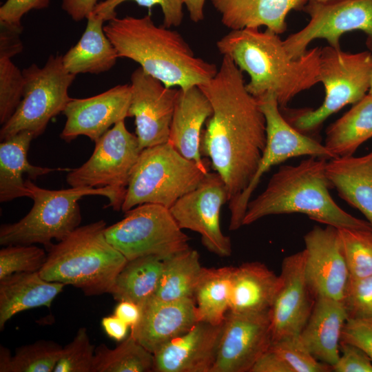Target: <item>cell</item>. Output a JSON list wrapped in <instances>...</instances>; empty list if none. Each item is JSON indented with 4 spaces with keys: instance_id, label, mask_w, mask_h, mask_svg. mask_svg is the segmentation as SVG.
Instances as JSON below:
<instances>
[{
    "instance_id": "21",
    "label": "cell",
    "mask_w": 372,
    "mask_h": 372,
    "mask_svg": "<svg viewBox=\"0 0 372 372\" xmlns=\"http://www.w3.org/2000/svg\"><path fill=\"white\" fill-rule=\"evenodd\" d=\"M141 307V318L130 328V335L152 353L198 322L192 299L165 301L153 296Z\"/></svg>"
},
{
    "instance_id": "19",
    "label": "cell",
    "mask_w": 372,
    "mask_h": 372,
    "mask_svg": "<svg viewBox=\"0 0 372 372\" xmlns=\"http://www.w3.org/2000/svg\"><path fill=\"white\" fill-rule=\"evenodd\" d=\"M130 85H118L94 96L71 99L63 111L66 116L60 134L70 143L77 136H87L94 143L117 122L129 117Z\"/></svg>"
},
{
    "instance_id": "13",
    "label": "cell",
    "mask_w": 372,
    "mask_h": 372,
    "mask_svg": "<svg viewBox=\"0 0 372 372\" xmlns=\"http://www.w3.org/2000/svg\"><path fill=\"white\" fill-rule=\"evenodd\" d=\"M309 21L300 30L283 41L293 59L302 56L311 41L325 39L329 45L340 48V39L346 32L360 30L366 36L367 48L372 51V0H337L319 3L308 0L302 9Z\"/></svg>"
},
{
    "instance_id": "1",
    "label": "cell",
    "mask_w": 372,
    "mask_h": 372,
    "mask_svg": "<svg viewBox=\"0 0 372 372\" xmlns=\"http://www.w3.org/2000/svg\"><path fill=\"white\" fill-rule=\"evenodd\" d=\"M198 87L212 107L200 152L225 182L229 204L256 172L267 143L266 119L246 88L242 72L228 56L223 55L216 74Z\"/></svg>"
},
{
    "instance_id": "14",
    "label": "cell",
    "mask_w": 372,
    "mask_h": 372,
    "mask_svg": "<svg viewBox=\"0 0 372 372\" xmlns=\"http://www.w3.org/2000/svg\"><path fill=\"white\" fill-rule=\"evenodd\" d=\"M228 200L221 176L209 172L196 188L180 197L169 210L180 228L198 233L208 251L227 257L231 254V242L222 232L220 214Z\"/></svg>"
},
{
    "instance_id": "33",
    "label": "cell",
    "mask_w": 372,
    "mask_h": 372,
    "mask_svg": "<svg viewBox=\"0 0 372 372\" xmlns=\"http://www.w3.org/2000/svg\"><path fill=\"white\" fill-rule=\"evenodd\" d=\"M198 252L192 248L172 255L163 260V269L157 298L165 300L192 299L203 267Z\"/></svg>"
},
{
    "instance_id": "34",
    "label": "cell",
    "mask_w": 372,
    "mask_h": 372,
    "mask_svg": "<svg viewBox=\"0 0 372 372\" xmlns=\"http://www.w3.org/2000/svg\"><path fill=\"white\" fill-rule=\"evenodd\" d=\"M154 354L131 335L111 349L101 344L95 347L92 372H150Z\"/></svg>"
},
{
    "instance_id": "26",
    "label": "cell",
    "mask_w": 372,
    "mask_h": 372,
    "mask_svg": "<svg viewBox=\"0 0 372 372\" xmlns=\"http://www.w3.org/2000/svg\"><path fill=\"white\" fill-rule=\"evenodd\" d=\"M32 132L24 130L2 141L0 143V202L6 203L17 198L28 197L30 194L23 176L27 174L30 180L54 171L71 169L49 168L35 166L28 160V152Z\"/></svg>"
},
{
    "instance_id": "44",
    "label": "cell",
    "mask_w": 372,
    "mask_h": 372,
    "mask_svg": "<svg viewBox=\"0 0 372 372\" xmlns=\"http://www.w3.org/2000/svg\"><path fill=\"white\" fill-rule=\"evenodd\" d=\"M340 342L357 346L372 361V322L349 318L343 327Z\"/></svg>"
},
{
    "instance_id": "6",
    "label": "cell",
    "mask_w": 372,
    "mask_h": 372,
    "mask_svg": "<svg viewBox=\"0 0 372 372\" xmlns=\"http://www.w3.org/2000/svg\"><path fill=\"white\" fill-rule=\"evenodd\" d=\"M25 184L34 201L30 211L17 223L0 227V245H30L42 244L45 248L52 240L60 241L79 227L81 214L79 200L85 196L100 195L109 200L113 209H121L123 201L109 187H72L50 190L39 187L28 178Z\"/></svg>"
},
{
    "instance_id": "48",
    "label": "cell",
    "mask_w": 372,
    "mask_h": 372,
    "mask_svg": "<svg viewBox=\"0 0 372 372\" xmlns=\"http://www.w3.org/2000/svg\"><path fill=\"white\" fill-rule=\"evenodd\" d=\"M97 0H62V9L75 21L87 19L97 5Z\"/></svg>"
},
{
    "instance_id": "16",
    "label": "cell",
    "mask_w": 372,
    "mask_h": 372,
    "mask_svg": "<svg viewBox=\"0 0 372 372\" xmlns=\"http://www.w3.org/2000/svg\"><path fill=\"white\" fill-rule=\"evenodd\" d=\"M130 79L129 117L135 118L141 149L167 143L178 89L166 87L141 67Z\"/></svg>"
},
{
    "instance_id": "22",
    "label": "cell",
    "mask_w": 372,
    "mask_h": 372,
    "mask_svg": "<svg viewBox=\"0 0 372 372\" xmlns=\"http://www.w3.org/2000/svg\"><path fill=\"white\" fill-rule=\"evenodd\" d=\"M212 114L211 105L198 86L178 89L168 142L185 158L203 167H209V159L202 158L203 126Z\"/></svg>"
},
{
    "instance_id": "3",
    "label": "cell",
    "mask_w": 372,
    "mask_h": 372,
    "mask_svg": "<svg viewBox=\"0 0 372 372\" xmlns=\"http://www.w3.org/2000/svg\"><path fill=\"white\" fill-rule=\"evenodd\" d=\"M119 58L140 64L148 74L167 87L187 90L210 81L215 64L195 56L178 32L156 25L150 15L115 17L103 26Z\"/></svg>"
},
{
    "instance_id": "8",
    "label": "cell",
    "mask_w": 372,
    "mask_h": 372,
    "mask_svg": "<svg viewBox=\"0 0 372 372\" xmlns=\"http://www.w3.org/2000/svg\"><path fill=\"white\" fill-rule=\"evenodd\" d=\"M372 52H344L330 45L321 48L318 80L325 90L322 104L315 110H299L287 120L304 134L317 130L331 115L345 105L355 104L369 91Z\"/></svg>"
},
{
    "instance_id": "32",
    "label": "cell",
    "mask_w": 372,
    "mask_h": 372,
    "mask_svg": "<svg viewBox=\"0 0 372 372\" xmlns=\"http://www.w3.org/2000/svg\"><path fill=\"white\" fill-rule=\"evenodd\" d=\"M163 269V259L156 256L128 260L118 274L110 294L117 301L127 300L141 306L155 296Z\"/></svg>"
},
{
    "instance_id": "39",
    "label": "cell",
    "mask_w": 372,
    "mask_h": 372,
    "mask_svg": "<svg viewBox=\"0 0 372 372\" xmlns=\"http://www.w3.org/2000/svg\"><path fill=\"white\" fill-rule=\"evenodd\" d=\"M25 79L11 59H0V123L3 125L14 114L23 93Z\"/></svg>"
},
{
    "instance_id": "2",
    "label": "cell",
    "mask_w": 372,
    "mask_h": 372,
    "mask_svg": "<svg viewBox=\"0 0 372 372\" xmlns=\"http://www.w3.org/2000/svg\"><path fill=\"white\" fill-rule=\"evenodd\" d=\"M278 35L267 29L232 30L216 42V47L249 74L246 88L253 96L271 94L284 109L297 94L319 83L321 48L293 59Z\"/></svg>"
},
{
    "instance_id": "35",
    "label": "cell",
    "mask_w": 372,
    "mask_h": 372,
    "mask_svg": "<svg viewBox=\"0 0 372 372\" xmlns=\"http://www.w3.org/2000/svg\"><path fill=\"white\" fill-rule=\"evenodd\" d=\"M62 347L51 340H39L18 347L14 356L9 349L0 347L1 372H53Z\"/></svg>"
},
{
    "instance_id": "37",
    "label": "cell",
    "mask_w": 372,
    "mask_h": 372,
    "mask_svg": "<svg viewBox=\"0 0 372 372\" xmlns=\"http://www.w3.org/2000/svg\"><path fill=\"white\" fill-rule=\"evenodd\" d=\"M46 259L44 249L33 245L4 246L0 250V280L16 273L39 271Z\"/></svg>"
},
{
    "instance_id": "9",
    "label": "cell",
    "mask_w": 372,
    "mask_h": 372,
    "mask_svg": "<svg viewBox=\"0 0 372 372\" xmlns=\"http://www.w3.org/2000/svg\"><path fill=\"white\" fill-rule=\"evenodd\" d=\"M25 83L17 110L2 125L1 141L28 130L34 138L42 134L49 121L63 112L70 101L68 89L76 75L64 67L62 56L51 55L43 68L35 63L22 70Z\"/></svg>"
},
{
    "instance_id": "46",
    "label": "cell",
    "mask_w": 372,
    "mask_h": 372,
    "mask_svg": "<svg viewBox=\"0 0 372 372\" xmlns=\"http://www.w3.org/2000/svg\"><path fill=\"white\" fill-rule=\"evenodd\" d=\"M22 30L23 27L0 23V59H11L22 52Z\"/></svg>"
},
{
    "instance_id": "38",
    "label": "cell",
    "mask_w": 372,
    "mask_h": 372,
    "mask_svg": "<svg viewBox=\"0 0 372 372\" xmlns=\"http://www.w3.org/2000/svg\"><path fill=\"white\" fill-rule=\"evenodd\" d=\"M273 350L291 372H329L331 366L318 360L303 345L299 335L288 336L271 342Z\"/></svg>"
},
{
    "instance_id": "36",
    "label": "cell",
    "mask_w": 372,
    "mask_h": 372,
    "mask_svg": "<svg viewBox=\"0 0 372 372\" xmlns=\"http://www.w3.org/2000/svg\"><path fill=\"white\" fill-rule=\"evenodd\" d=\"M350 279L372 276V231L338 228Z\"/></svg>"
},
{
    "instance_id": "43",
    "label": "cell",
    "mask_w": 372,
    "mask_h": 372,
    "mask_svg": "<svg viewBox=\"0 0 372 372\" xmlns=\"http://www.w3.org/2000/svg\"><path fill=\"white\" fill-rule=\"evenodd\" d=\"M331 369L335 372H372V361L357 346L340 342V357Z\"/></svg>"
},
{
    "instance_id": "42",
    "label": "cell",
    "mask_w": 372,
    "mask_h": 372,
    "mask_svg": "<svg viewBox=\"0 0 372 372\" xmlns=\"http://www.w3.org/2000/svg\"><path fill=\"white\" fill-rule=\"evenodd\" d=\"M343 302L349 318L372 322V276L349 279Z\"/></svg>"
},
{
    "instance_id": "30",
    "label": "cell",
    "mask_w": 372,
    "mask_h": 372,
    "mask_svg": "<svg viewBox=\"0 0 372 372\" xmlns=\"http://www.w3.org/2000/svg\"><path fill=\"white\" fill-rule=\"evenodd\" d=\"M372 138V95L367 94L326 131L325 147L336 157L352 156Z\"/></svg>"
},
{
    "instance_id": "12",
    "label": "cell",
    "mask_w": 372,
    "mask_h": 372,
    "mask_svg": "<svg viewBox=\"0 0 372 372\" xmlns=\"http://www.w3.org/2000/svg\"><path fill=\"white\" fill-rule=\"evenodd\" d=\"M142 149L125 120L117 122L95 142L90 158L71 169L66 180L72 187L113 189L124 201L133 169Z\"/></svg>"
},
{
    "instance_id": "17",
    "label": "cell",
    "mask_w": 372,
    "mask_h": 372,
    "mask_svg": "<svg viewBox=\"0 0 372 372\" xmlns=\"http://www.w3.org/2000/svg\"><path fill=\"white\" fill-rule=\"evenodd\" d=\"M304 241L305 277L313 295L343 301L350 275L338 228L315 226Z\"/></svg>"
},
{
    "instance_id": "10",
    "label": "cell",
    "mask_w": 372,
    "mask_h": 372,
    "mask_svg": "<svg viewBox=\"0 0 372 372\" xmlns=\"http://www.w3.org/2000/svg\"><path fill=\"white\" fill-rule=\"evenodd\" d=\"M125 217L106 227L107 240L127 260L156 256L165 259L189 248V238L178 226L169 209L158 204L139 205Z\"/></svg>"
},
{
    "instance_id": "25",
    "label": "cell",
    "mask_w": 372,
    "mask_h": 372,
    "mask_svg": "<svg viewBox=\"0 0 372 372\" xmlns=\"http://www.w3.org/2000/svg\"><path fill=\"white\" fill-rule=\"evenodd\" d=\"M65 286L44 280L39 271L16 273L0 280V330L19 312L39 307L50 308Z\"/></svg>"
},
{
    "instance_id": "49",
    "label": "cell",
    "mask_w": 372,
    "mask_h": 372,
    "mask_svg": "<svg viewBox=\"0 0 372 372\" xmlns=\"http://www.w3.org/2000/svg\"><path fill=\"white\" fill-rule=\"evenodd\" d=\"M101 325L106 334L117 342L125 339L130 327L124 321L114 313L102 318Z\"/></svg>"
},
{
    "instance_id": "18",
    "label": "cell",
    "mask_w": 372,
    "mask_h": 372,
    "mask_svg": "<svg viewBox=\"0 0 372 372\" xmlns=\"http://www.w3.org/2000/svg\"><path fill=\"white\" fill-rule=\"evenodd\" d=\"M304 250L285 257L281 285L269 309L272 342L299 335L312 311L316 298L307 284Z\"/></svg>"
},
{
    "instance_id": "40",
    "label": "cell",
    "mask_w": 372,
    "mask_h": 372,
    "mask_svg": "<svg viewBox=\"0 0 372 372\" xmlns=\"http://www.w3.org/2000/svg\"><path fill=\"white\" fill-rule=\"evenodd\" d=\"M94 351L86 328L81 327L73 340L62 348L53 372H92Z\"/></svg>"
},
{
    "instance_id": "47",
    "label": "cell",
    "mask_w": 372,
    "mask_h": 372,
    "mask_svg": "<svg viewBox=\"0 0 372 372\" xmlns=\"http://www.w3.org/2000/svg\"><path fill=\"white\" fill-rule=\"evenodd\" d=\"M250 372H291L281 358L270 347L255 363Z\"/></svg>"
},
{
    "instance_id": "45",
    "label": "cell",
    "mask_w": 372,
    "mask_h": 372,
    "mask_svg": "<svg viewBox=\"0 0 372 372\" xmlns=\"http://www.w3.org/2000/svg\"><path fill=\"white\" fill-rule=\"evenodd\" d=\"M50 0H7L0 8V23L22 27V17L32 10L48 7Z\"/></svg>"
},
{
    "instance_id": "15",
    "label": "cell",
    "mask_w": 372,
    "mask_h": 372,
    "mask_svg": "<svg viewBox=\"0 0 372 372\" xmlns=\"http://www.w3.org/2000/svg\"><path fill=\"white\" fill-rule=\"evenodd\" d=\"M269 311H227L211 372L251 371L272 342Z\"/></svg>"
},
{
    "instance_id": "4",
    "label": "cell",
    "mask_w": 372,
    "mask_h": 372,
    "mask_svg": "<svg viewBox=\"0 0 372 372\" xmlns=\"http://www.w3.org/2000/svg\"><path fill=\"white\" fill-rule=\"evenodd\" d=\"M327 163L325 158L309 156L297 165H281L265 189L249 200L242 226L267 216L298 213L336 228L372 231L367 220L353 216L333 200Z\"/></svg>"
},
{
    "instance_id": "41",
    "label": "cell",
    "mask_w": 372,
    "mask_h": 372,
    "mask_svg": "<svg viewBox=\"0 0 372 372\" xmlns=\"http://www.w3.org/2000/svg\"><path fill=\"white\" fill-rule=\"evenodd\" d=\"M127 1H133L138 6L147 8L159 5L163 14V25L166 28L178 27L183 21L182 0H104L97 3L92 13L108 21L116 17V8Z\"/></svg>"
},
{
    "instance_id": "31",
    "label": "cell",
    "mask_w": 372,
    "mask_h": 372,
    "mask_svg": "<svg viewBox=\"0 0 372 372\" xmlns=\"http://www.w3.org/2000/svg\"><path fill=\"white\" fill-rule=\"evenodd\" d=\"M234 269L203 267L194 292L198 322L223 323L229 310Z\"/></svg>"
},
{
    "instance_id": "52",
    "label": "cell",
    "mask_w": 372,
    "mask_h": 372,
    "mask_svg": "<svg viewBox=\"0 0 372 372\" xmlns=\"http://www.w3.org/2000/svg\"><path fill=\"white\" fill-rule=\"evenodd\" d=\"M311 1H316V2H319V3H326V2L337 1V0H311Z\"/></svg>"
},
{
    "instance_id": "53",
    "label": "cell",
    "mask_w": 372,
    "mask_h": 372,
    "mask_svg": "<svg viewBox=\"0 0 372 372\" xmlns=\"http://www.w3.org/2000/svg\"><path fill=\"white\" fill-rule=\"evenodd\" d=\"M368 94L372 95V76H371V85H370L369 91Z\"/></svg>"
},
{
    "instance_id": "7",
    "label": "cell",
    "mask_w": 372,
    "mask_h": 372,
    "mask_svg": "<svg viewBox=\"0 0 372 372\" xmlns=\"http://www.w3.org/2000/svg\"><path fill=\"white\" fill-rule=\"evenodd\" d=\"M209 172V167L185 158L169 143L145 148L132 172L121 210L145 203L170 209Z\"/></svg>"
},
{
    "instance_id": "27",
    "label": "cell",
    "mask_w": 372,
    "mask_h": 372,
    "mask_svg": "<svg viewBox=\"0 0 372 372\" xmlns=\"http://www.w3.org/2000/svg\"><path fill=\"white\" fill-rule=\"evenodd\" d=\"M326 174L340 198L358 209L372 226V151L330 159Z\"/></svg>"
},
{
    "instance_id": "29",
    "label": "cell",
    "mask_w": 372,
    "mask_h": 372,
    "mask_svg": "<svg viewBox=\"0 0 372 372\" xmlns=\"http://www.w3.org/2000/svg\"><path fill=\"white\" fill-rule=\"evenodd\" d=\"M87 19V25L80 40L62 56L65 68L74 75L106 72L119 58L104 31V19L92 13Z\"/></svg>"
},
{
    "instance_id": "51",
    "label": "cell",
    "mask_w": 372,
    "mask_h": 372,
    "mask_svg": "<svg viewBox=\"0 0 372 372\" xmlns=\"http://www.w3.org/2000/svg\"><path fill=\"white\" fill-rule=\"evenodd\" d=\"M206 0H182L187 8L190 19L198 23L204 19V6Z\"/></svg>"
},
{
    "instance_id": "11",
    "label": "cell",
    "mask_w": 372,
    "mask_h": 372,
    "mask_svg": "<svg viewBox=\"0 0 372 372\" xmlns=\"http://www.w3.org/2000/svg\"><path fill=\"white\" fill-rule=\"evenodd\" d=\"M266 119L267 143L256 172L245 191L229 204L231 231L238 229L251 196L262 176L271 167L292 157L309 156L325 159L335 158L324 145L293 127L280 113L274 96L265 95L257 99Z\"/></svg>"
},
{
    "instance_id": "23",
    "label": "cell",
    "mask_w": 372,
    "mask_h": 372,
    "mask_svg": "<svg viewBox=\"0 0 372 372\" xmlns=\"http://www.w3.org/2000/svg\"><path fill=\"white\" fill-rule=\"evenodd\" d=\"M348 318L343 301L318 297L300 340L318 360L332 366L340 357L342 331Z\"/></svg>"
},
{
    "instance_id": "50",
    "label": "cell",
    "mask_w": 372,
    "mask_h": 372,
    "mask_svg": "<svg viewBox=\"0 0 372 372\" xmlns=\"http://www.w3.org/2000/svg\"><path fill=\"white\" fill-rule=\"evenodd\" d=\"M114 314L124 321L130 328L136 325L141 315L139 304L131 301L121 300L116 306Z\"/></svg>"
},
{
    "instance_id": "5",
    "label": "cell",
    "mask_w": 372,
    "mask_h": 372,
    "mask_svg": "<svg viewBox=\"0 0 372 372\" xmlns=\"http://www.w3.org/2000/svg\"><path fill=\"white\" fill-rule=\"evenodd\" d=\"M105 228L103 220L79 226L46 247L41 276L47 281L72 285L86 296L110 293L128 260L107 240Z\"/></svg>"
},
{
    "instance_id": "20",
    "label": "cell",
    "mask_w": 372,
    "mask_h": 372,
    "mask_svg": "<svg viewBox=\"0 0 372 372\" xmlns=\"http://www.w3.org/2000/svg\"><path fill=\"white\" fill-rule=\"evenodd\" d=\"M223 324L197 322L187 332L165 343L153 353V371L211 372Z\"/></svg>"
},
{
    "instance_id": "24",
    "label": "cell",
    "mask_w": 372,
    "mask_h": 372,
    "mask_svg": "<svg viewBox=\"0 0 372 372\" xmlns=\"http://www.w3.org/2000/svg\"><path fill=\"white\" fill-rule=\"evenodd\" d=\"M227 28L266 29L280 34L287 30V17L291 10H302L308 0H211Z\"/></svg>"
},
{
    "instance_id": "28",
    "label": "cell",
    "mask_w": 372,
    "mask_h": 372,
    "mask_svg": "<svg viewBox=\"0 0 372 372\" xmlns=\"http://www.w3.org/2000/svg\"><path fill=\"white\" fill-rule=\"evenodd\" d=\"M280 285V276L262 262H245L234 267L229 311H269Z\"/></svg>"
}]
</instances>
